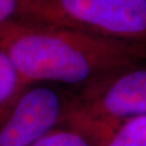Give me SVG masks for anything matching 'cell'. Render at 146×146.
Instances as JSON below:
<instances>
[{
	"label": "cell",
	"instance_id": "obj_1",
	"mask_svg": "<svg viewBox=\"0 0 146 146\" xmlns=\"http://www.w3.org/2000/svg\"><path fill=\"white\" fill-rule=\"evenodd\" d=\"M0 49L25 86L47 82L73 91L146 61V46L36 20L2 31Z\"/></svg>",
	"mask_w": 146,
	"mask_h": 146
},
{
	"label": "cell",
	"instance_id": "obj_2",
	"mask_svg": "<svg viewBox=\"0 0 146 146\" xmlns=\"http://www.w3.org/2000/svg\"><path fill=\"white\" fill-rule=\"evenodd\" d=\"M146 116V61L132 64L74 91L64 125L90 132L104 144L121 123Z\"/></svg>",
	"mask_w": 146,
	"mask_h": 146
},
{
	"label": "cell",
	"instance_id": "obj_3",
	"mask_svg": "<svg viewBox=\"0 0 146 146\" xmlns=\"http://www.w3.org/2000/svg\"><path fill=\"white\" fill-rule=\"evenodd\" d=\"M31 16L146 46V0H33Z\"/></svg>",
	"mask_w": 146,
	"mask_h": 146
},
{
	"label": "cell",
	"instance_id": "obj_4",
	"mask_svg": "<svg viewBox=\"0 0 146 146\" xmlns=\"http://www.w3.org/2000/svg\"><path fill=\"white\" fill-rule=\"evenodd\" d=\"M74 91L47 82L26 84L0 108V146H31L64 125Z\"/></svg>",
	"mask_w": 146,
	"mask_h": 146
},
{
	"label": "cell",
	"instance_id": "obj_5",
	"mask_svg": "<svg viewBox=\"0 0 146 146\" xmlns=\"http://www.w3.org/2000/svg\"><path fill=\"white\" fill-rule=\"evenodd\" d=\"M31 146H103V144L88 131L74 125H62Z\"/></svg>",
	"mask_w": 146,
	"mask_h": 146
},
{
	"label": "cell",
	"instance_id": "obj_6",
	"mask_svg": "<svg viewBox=\"0 0 146 146\" xmlns=\"http://www.w3.org/2000/svg\"><path fill=\"white\" fill-rule=\"evenodd\" d=\"M103 146H146V116L121 123L110 133Z\"/></svg>",
	"mask_w": 146,
	"mask_h": 146
},
{
	"label": "cell",
	"instance_id": "obj_7",
	"mask_svg": "<svg viewBox=\"0 0 146 146\" xmlns=\"http://www.w3.org/2000/svg\"><path fill=\"white\" fill-rule=\"evenodd\" d=\"M25 87L10 58L0 49V108Z\"/></svg>",
	"mask_w": 146,
	"mask_h": 146
},
{
	"label": "cell",
	"instance_id": "obj_8",
	"mask_svg": "<svg viewBox=\"0 0 146 146\" xmlns=\"http://www.w3.org/2000/svg\"><path fill=\"white\" fill-rule=\"evenodd\" d=\"M33 0H0V34L23 21L33 20Z\"/></svg>",
	"mask_w": 146,
	"mask_h": 146
}]
</instances>
